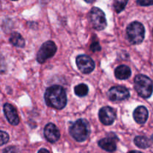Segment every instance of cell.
Returning <instances> with one entry per match:
<instances>
[{
	"label": "cell",
	"instance_id": "cell-1",
	"mask_svg": "<svg viewBox=\"0 0 153 153\" xmlns=\"http://www.w3.org/2000/svg\"><path fill=\"white\" fill-rule=\"evenodd\" d=\"M46 104L57 110H61L67 103L65 90L60 85H54L46 89L44 94Z\"/></svg>",
	"mask_w": 153,
	"mask_h": 153
},
{
	"label": "cell",
	"instance_id": "cell-2",
	"mask_svg": "<svg viewBox=\"0 0 153 153\" xmlns=\"http://www.w3.org/2000/svg\"><path fill=\"white\" fill-rule=\"evenodd\" d=\"M91 133V126L86 120H76L70 128V134L76 141L83 142L88 138Z\"/></svg>",
	"mask_w": 153,
	"mask_h": 153
},
{
	"label": "cell",
	"instance_id": "cell-3",
	"mask_svg": "<svg viewBox=\"0 0 153 153\" xmlns=\"http://www.w3.org/2000/svg\"><path fill=\"white\" fill-rule=\"evenodd\" d=\"M134 89L142 98L147 99L152 96L153 83L150 79L144 75H138L134 78Z\"/></svg>",
	"mask_w": 153,
	"mask_h": 153
},
{
	"label": "cell",
	"instance_id": "cell-4",
	"mask_svg": "<svg viewBox=\"0 0 153 153\" xmlns=\"http://www.w3.org/2000/svg\"><path fill=\"white\" fill-rule=\"evenodd\" d=\"M126 36L131 44L141 43L145 37V28L143 24L137 21L130 23L126 28Z\"/></svg>",
	"mask_w": 153,
	"mask_h": 153
},
{
	"label": "cell",
	"instance_id": "cell-5",
	"mask_svg": "<svg viewBox=\"0 0 153 153\" xmlns=\"http://www.w3.org/2000/svg\"><path fill=\"white\" fill-rule=\"evenodd\" d=\"M90 23L94 29L101 31L105 29L107 26L105 14L100 8L94 7L89 13Z\"/></svg>",
	"mask_w": 153,
	"mask_h": 153
},
{
	"label": "cell",
	"instance_id": "cell-6",
	"mask_svg": "<svg viewBox=\"0 0 153 153\" xmlns=\"http://www.w3.org/2000/svg\"><path fill=\"white\" fill-rule=\"evenodd\" d=\"M57 51V46L52 40H49L43 43L37 54V61L40 64H43L45 61L55 55Z\"/></svg>",
	"mask_w": 153,
	"mask_h": 153
},
{
	"label": "cell",
	"instance_id": "cell-7",
	"mask_svg": "<svg viewBox=\"0 0 153 153\" xmlns=\"http://www.w3.org/2000/svg\"><path fill=\"white\" fill-rule=\"evenodd\" d=\"M76 64L79 70L84 74H89L95 68L94 60L86 55H80L76 58Z\"/></svg>",
	"mask_w": 153,
	"mask_h": 153
},
{
	"label": "cell",
	"instance_id": "cell-8",
	"mask_svg": "<svg viewBox=\"0 0 153 153\" xmlns=\"http://www.w3.org/2000/svg\"><path fill=\"white\" fill-rule=\"evenodd\" d=\"M108 97L111 101H123L129 98L130 94L125 87L116 86L109 89Z\"/></svg>",
	"mask_w": 153,
	"mask_h": 153
},
{
	"label": "cell",
	"instance_id": "cell-9",
	"mask_svg": "<svg viewBox=\"0 0 153 153\" xmlns=\"http://www.w3.org/2000/svg\"><path fill=\"white\" fill-rule=\"evenodd\" d=\"M116 111L109 106H105L100 110L99 117L102 123L105 126L111 125L116 120Z\"/></svg>",
	"mask_w": 153,
	"mask_h": 153
},
{
	"label": "cell",
	"instance_id": "cell-10",
	"mask_svg": "<svg viewBox=\"0 0 153 153\" xmlns=\"http://www.w3.org/2000/svg\"><path fill=\"white\" fill-rule=\"evenodd\" d=\"M44 136L50 143H55L60 138V131L56 126L53 123H48L44 128Z\"/></svg>",
	"mask_w": 153,
	"mask_h": 153
},
{
	"label": "cell",
	"instance_id": "cell-11",
	"mask_svg": "<svg viewBox=\"0 0 153 153\" xmlns=\"http://www.w3.org/2000/svg\"><path fill=\"white\" fill-rule=\"evenodd\" d=\"M3 110L9 123L13 126L18 125L19 123V118L15 108L12 105L6 103L3 106Z\"/></svg>",
	"mask_w": 153,
	"mask_h": 153
},
{
	"label": "cell",
	"instance_id": "cell-12",
	"mask_svg": "<svg viewBox=\"0 0 153 153\" xmlns=\"http://www.w3.org/2000/svg\"><path fill=\"white\" fill-rule=\"evenodd\" d=\"M116 137L115 134H114V136L109 135V137L102 139L99 141V146L102 149L107 151V152H114L117 149L116 140L114 139V137Z\"/></svg>",
	"mask_w": 153,
	"mask_h": 153
},
{
	"label": "cell",
	"instance_id": "cell-13",
	"mask_svg": "<svg viewBox=\"0 0 153 153\" xmlns=\"http://www.w3.org/2000/svg\"><path fill=\"white\" fill-rule=\"evenodd\" d=\"M133 117L136 123L139 124H143L146 122L149 117V113L144 106H138L137 108L134 110L133 113Z\"/></svg>",
	"mask_w": 153,
	"mask_h": 153
},
{
	"label": "cell",
	"instance_id": "cell-14",
	"mask_svg": "<svg viewBox=\"0 0 153 153\" xmlns=\"http://www.w3.org/2000/svg\"><path fill=\"white\" fill-rule=\"evenodd\" d=\"M114 74L117 79L125 80V79H128L131 76V69L128 66L120 65L117 67L114 71Z\"/></svg>",
	"mask_w": 153,
	"mask_h": 153
},
{
	"label": "cell",
	"instance_id": "cell-15",
	"mask_svg": "<svg viewBox=\"0 0 153 153\" xmlns=\"http://www.w3.org/2000/svg\"><path fill=\"white\" fill-rule=\"evenodd\" d=\"M10 43L16 47L22 48L25 46V40L22 35L17 32L12 33L10 37Z\"/></svg>",
	"mask_w": 153,
	"mask_h": 153
},
{
	"label": "cell",
	"instance_id": "cell-16",
	"mask_svg": "<svg viewBox=\"0 0 153 153\" xmlns=\"http://www.w3.org/2000/svg\"><path fill=\"white\" fill-rule=\"evenodd\" d=\"M134 144L140 149H146L151 145L149 138L145 136H137L134 140Z\"/></svg>",
	"mask_w": 153,
	"mask_h": 153
},
{
	"label": "cell",
	"instance_id": "cell-17",
	"mask_svg": "<svg viewBox=\"0 0 153 153\" xmlns=\"http://www.w3.org/2000/svg\"><path fill=\"white\" fill-rule=\"evenodd\" d=\"M74 91L75 94H76L78 97H85V96L88 94L89 89H88V85H86L85 84H80V85L75 87Z\"/></svg>",
	"mask_w": 153,
	"mask_h": 153
},
{
	"label": "cell",
	"instance_id": "cell-18",
	"mask_svg": "<svg viewBox=\"0 0 153 153\" xmlns=\"http://www.w3.org/2000/svg\"><path fill=\"white\" fill-rule=\"evenodd\" d=\"M128 0H114V7L117 13H120L124 10L126 6Z\"/></svg>",
	"mask_w": 153,
	"mask_h": 153
},
{
	"label": "cell",
	"instance_id": "cell-19",
	"mask_svg": "<svg viewBox=\"0 0 153 153\" xmlns=\"http://www.w3.org/2000/svg\"><path fill=\"white\" fill-rule=\"evenodd\" d=\"M9 140V136L8 134H7L4 131H1V142H0V145L1 146H3L4 144H5Z\"/></svg>",
	"mask_w": 153,
	"mask_h": 153
},
{
	"label": "cell",
	"instance_id": "cell-20",
	"mask_svg": "<svg viewBox=\"0 0 153 153\" xmlns=\"http://www.w3.org/2000/svg\"><path fill=\"white\" fill-rule=\"evenodd\" d=\"M91 49L93 52H99V51L101 50V46H100V43L98 42L94 41L91 43Z\"/></svg>",
	"mask_w": 153,
	"mask_h": 153
},
{
	"label": "cell",
	"instance_id": "cell-21",
	"mask_svg": "<svg viewBox=\"0 0 153 153\" xmlns=\"http://www.w3.org/2000/svg\"><path fill=\"white\" fill-rule=\"evenodd\" d=\"M137 3L141 6H149L153 4V0H137Z\"/></svg>",
	"mask_w": 153,
	"mask_h": 153
},
{
	"label": "cell",
	"instance_id": "cell-22",
	"mask_svg": "<svg viewBox=\"0 0 153 153\" xmlns=\"http://www.w3.org/2000/svg\"><path fill=\"white\" fill-rule=\"evenodd\" d=\"M49 152V150H47V149H40V150H39V152Z\"/></svg>",
	"mask_w": 153,
	"mask_h": 153
},
{
	"label": "cell",
	"instance_id": "cell-23",
	"mask_svg": "<svg viewBox=\"0 0 153 153\" xmlns=\"http://www.w3.org/2000/svg\"><path fill=\"white\" fill-rule=\"evenodd\" d=\"M85 1H86L87 3H92V2H94V0H85Z\"/></svg>",
	"mask_w": 153,
	"mask_h": 153
},
{
	"label": "cell",
	"instance_id": "cell-24",
	"mask_svg": "<svg viewBox=\"0 0 153 153\" xmlns=\"http://www.w3.org/2000/svg\"><path fill=\"white\" fill-rule=\"evenodd\" d=\"M152 140L153 141V134H152Z\"/></svg>",
	"mask_w": 153,
	"mask_h": 153
},
{
	"label": "cell",
	"instance_id": "cell-25",
	"mask_svg": "<svg viewBox=\"0 0 153 153\" xmlns=\"http://www.w3.org/2000/svg\"><path fill=\"white\" fill-rule=\"evenodd\" d=\"M12 1H16V0H12Z\"/></svg>",
	"mask_w": 153,
	"mask_h": 153
},
{
	"label": "cell",
	"instance_id": "cell-26",
	"mask_svg": "<svg viewBox=\"0 0 153 153\" xmlns=\"http://www.w3.org/2000/svg\"><path fill=\"white\" fill-rule=\"evenodd\" d=\"M152 35H153V31H152Z\"/></svg>",
	"mask_w": 153,
	"mask_h": 153
}]
</instances>
